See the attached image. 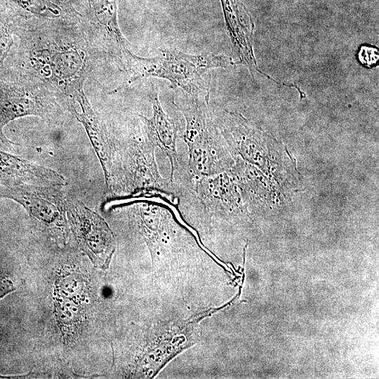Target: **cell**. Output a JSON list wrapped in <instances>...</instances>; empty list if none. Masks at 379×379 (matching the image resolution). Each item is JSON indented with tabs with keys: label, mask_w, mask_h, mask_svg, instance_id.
Instances as JSON below:
<instances>
[{
	"label": "cell",
	"mask_w": 379,
	"mask_h": 379,
	"mask_svg": "<svg viewBox=\"0 0 379 379\" xmlns=\"http://www.w3.org/2000/svg\"><path fill=\"white\" fill-rule=\"evenodd\" d=\"M232 60L223 55L186 54L178 50H161L154 57H140L132 52L124 66L131 74V81L145 77L167 80L172 88L196 97H208L210 81L208 70L233 65Z\"/></svg>",
	"instance_id": "obj_1"
},
{
	"label": "cell",
	"mask_w": 379,
	"mask_h": 379,
	"mask_svg": "<svg viewBox=\"0 0 379 379\" xmlns=\"http://www.w3.org/2000/svg\"><path fill=\"white\" fill-rule=\"evenodd\" d=\"M66 215L80 248L98 268L107 270L115 251L112 232L105 220L74 197L65 199Z\"/></svg>",
	"instance_id": "obj_2"
},
{
	"label": "cell",
	"mask_w": 379,
	"mask_h": 379,
	"mask_svg": "<svg viewBox=\"0 0 379 379\" xmlns=\"http://www.w3.org/2000/svg\"><path fill=\"white\" fill-rule=\"evenodd\" d=\"M59 187L41 185L0 187V197L15 201L31 217L65 236L67 233L66 198Z\"/></svg>",
	"instance_id": "obj_3"
},
{
	"label": "cell",
	"mask_w": 379,
	"mask_h": 379,
	"mask_svg": "<svg viewBox=\"0 0 379 379\" xmlns=\"http://www.w3.org/2000/svg\"><path fill=\"white\" fill-rule=\"evenodd\" d=\"M46 107L43 100L25 86L14 81H0V142L13 144L4 133L9 122L25 116L44 117Z\"/></svg>",
	"instance_id": "obj_4"
},
{
	"label": "cell",
	"mask_w": 379,
	"mask_h": 379,
	"mask_svg": "<svg viewBox=\"0 0 379 379\" xmlns=\"http://www.w3.org/2000/svg\"><path fill=\"white\" fill-rule=\"evenodd\" d=\"M65 184V178L57 171L0 148V187L21 185L61 187Z\"/></svg>",
	"instance_id": "obj_5"
},
{
	"label": "cell",
	"mask_w": 379,
	"mask_h": 379,
	"mask_svg": "<svg viewBox=\"0 0 379 379\" xmlns=\"http://www.w3.org/2000/svg\"><path fill=\"white\" fill-rule=\"evenodd\" d=\"M72 100L79 105L80 110L72 107V112L84 126L101 164L106 182L109 185L114 175V160L112 147L106 128L91 107L82 86L72 91Z\"/></svg>",
	"instance_id": "obj_6"
},
{
	"label": "cell",
	"mask_w": 379,
	"mask_h": 379,
	"mask_svg": "<svg viewBox=\"0 0 379 379\" xmlns=\"http://www.w3.org/2000/svg\"><path fill=\"white\" fill-rule=\"evenodd\" d=\"M226 27L234 47L239 57V63L251 69L255 67L252 51L253 23L240 0H220Z\"/></svg>",
	"instance_id": "obj_7"
},
{
	"label": "cell",
	"mask_w": 379,
	"mask_h": 379,
	"mask_svg": "<svg viewBox=\"0 0 379 379\" xmlns=\"http://www.w3.org/2000/svg\"><path fill=\"white\" fill-rule=\"evenodd\" d=\"M150 100L153 110L152 117L148 119L142 115L140 117L144 120L145 132L149 142L166 153L171 161L173 171L177 164V128L173 120L164 111L159 100L158 92L154 86L150 92Z\"/></svg>",
	"instance_id": "obj_8"
},
{
	"label": "cell",
	"mask_w": 379,
	"mask_h": 379,
	"mask_svg": "<svg viewBox=\"0 0 379 379\" xmlns=\"http://www.w3.org/2000/svg\"><path fill=\"white\" fill-rule=\"evenodd\" d=\"M93 18L115 48L122 63L131 52L118 23L117 0H88Z\"/></svg>",
	"instance_id": "obj_9"
},
{
	"label": "cell",
	"mask_w": 379,
	"mask_h": 379,
	"mask_svg": "<svg viewBox=\"0 0 379 379\" xmlns=\"http://www.w3.org/2000/svg\"><path fill=\"white\" fill-rule=\"evenodd\" d=\"M15 8L46 18H58L61 8L52 0H4Z\"/></svg>",
	"instance_id": "obj_10"
},
{
	"label": "cell",
	"mask_w": 379,
	"mask_h": 379,
	"mask_svg": "<svg viewBox=\"0 0 379 379\" xmlns=\"http://www.w3.org/2000/svg\"><path fill=\"white\" fill-rule=\"evenodd\" d=\"M11 31L8 18L0 15V73L13 43Z\"/></svg>",
	"instance_id": "obj_11"
}]
</instances>
